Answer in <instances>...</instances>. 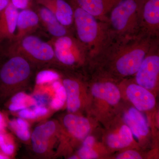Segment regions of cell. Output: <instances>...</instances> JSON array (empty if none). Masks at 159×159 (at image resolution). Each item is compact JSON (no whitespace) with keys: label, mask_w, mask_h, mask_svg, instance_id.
<instances>
[{"label":"cell","mask_w":159,"mask_h":159,"mask_svg":"<svg viewBox=\"0 0 159 159\" xmlns=\"http://www.w3.org/2000/svg\"><path fill=\"white\" fill-rule=\"evenodd\" d=\"M156 38L143 31L132 36L111 33L107 44L94 61L102 62L122 77L134 75Z\"/></svg>","instance_id":"cell-1"},{"label":"cell","mask_w":159,"mask_h":159,"mask_svg":"<svg viewBox=\"0 0 159 159\" xmlns=\"http://www.w3.org/2000/svg\"><path fill=\"white\" fill-rule=\"evenodd\" d=\"M37 67L16 54H0V107L12 96L24 92L35 77Z\"/></svg>","instance_id":"cell-2"},{"label":"cell","mask_w":159,"mask_h":159,"mask_svg":"<svg viewBox=\"0 0 159 159\" xmlns=\"http://www.w3.org/2000/svg\"><path fill=\"white\" fill-rule=\"evenodd\" d=\"M70 3L74 10L76 37L87 49L90 59L94 61L107 44L111 32L107 23L97 20L73 1Z\"/></svg>","instance_id":"cell-3"},{"label":"cell","mask_w":159,"mask_h":159,"mask_svg":"<svg viewBox=\"0 0 159 159\" xmlns=\"http://www.w3.org/2000/svg\"><path fill=\"white\" fill-rule=\"evenodd\" d=\"M144 0H120L112 9L107 23L113 34L132 36L142 32L141 11Z\"/></svg>","instance_id":"cell-4"},{"label":"cell","mask_w":159,"mask_h":159,"mask_svg":"<svg viewBox=\"0 0 159 159\" xmlns=\"http://www.w3.org/2000/svg\"><path fill=\"white\" fill-rule=\"evenodd\" d=\"M0 51L2 53L20 54L29 60L37 68H48L57 66L52 44L33 34L9 43L1 48Z\"/></svg>","instance_id":"cell-5"},{"label":"cell","mask_w":159,"mask_h":159,"mask_svg":"<svg viewBox=\"0 0 159 159\" xmlns=\"http://www.w3.org/2000/svg\"><path fill=\"white\" fill-rule=\"evenodd\" d=\"M49 42L54 48L57 66L77 67L90 59L85 46L72 34L52 38Z\"/></svg>","instance_id":"cell-6"},{"label":"cell","mask_w":159,"mask_h":159,"mask_svg":"<svg viewBox=\"0 0 159 159\" xmlns=\"http://www.w3.org/2000/svg\"><path fill=\"white\" fill-rule=\"evenodd\" d=\"M60 131L59 125L54 120L46 121L34 128L29 144L35 156L46 159L56 156L54 149Z\"/></svg>","instance_id":"cell-7"},{"label":"cell","mask_w":159,"mask_h":159,"mask_svg":"<svg viewBox=\"0 0 159 159\" xmlns=\"http://www.w3.org/2000/svg\"><path fill=\"white\" fill-rule=\"evenodd\" d=\"M159 37L156 38L135 75L138 84L147 89L156 84L159 73Z\"/></svg>","instance_id":"cell-8"},{"label":"cell","mask_w":159,"mask_h":159,"mask_svg":"<svg viewBox=\"0 0 159 159\" xmlns=\"http://www.w3.org/2000/svg\"><path fill=\"white\" fill-rule=\"evenodd\" d=\"M142 31L159 37V0H144L141 11Z\"/></svg>","instance_id":"cell-9"},{"label":"cell","mask_w":159,"mask_h":159,"mask_svg":"<svg viewBox=\"0 0 159 159\" xmlns=\"http://www.w3.org/2000/svg\"><path fill=\"white\" fill-rule=\"evenodd\" d=\"M18 13V9L10 2L0 14V48L13 41Z\"/></svg>","instance_id":"cell-10"},{"label":"cell","mask_w":159,"mask_h":159,"mask_svg":"<svg viewBox=\"0 0 159 159\" xmlns=\"http://www.w3.org/2000/svg\"><path fill=\"white\" fill-rule=\"evenodd\" d=\"M37 5L49 9L62 25L69 29L74 26V10L66 0H34Z\"/></svg>","instance_id":"cell-11"},{"label":"cell","mask_w":159,"mask_h":159,"mask_svg":"<svg viewBox=\"0 0 159 159\" xmlns=\"http://www.w3.org/2000/svg\"><path fill=\"white\" fill-rule=\"evenodd\" d=\"M40 25L39 18L34 9H26L19 11L15 35L11 42L33 34L39 28Z\"/></svg>","instance_id":"cell-12"},{"label":"cell","mask_w":159,"mask_h":159,"mask_svg":"<svg viewBox=\"0 0 159 159\" xmlns=\"http://www.w3.org/2000/svg\"><path fill=\"white\" fill-rule=\"evenodd\" d=\"M77 6L97 20L107 22L112 9L120 0H72Z\"/></svg>","instance_id":"cell-13"},{"label":"cell","mask_w":159,"mask_h":159,"mask_svg":"<svg viewBox=\"0 0 159 159\" xmlns=\"http://www.w3.org/2000/svg\"><path fill=\"white\" fill-rule=\"evenodd\" d=\"M39 18L40 24L52 38H57L72 34L71 29L62 25L49 9L37 5L34 9Z\"/></svg>","instance_id":"cell-14"},{"label":"cell","mask_w":159,"mask_h":159,"mask_svg":"<svg viewBox=\"0 0 159 159\" xmlns=\"http://www.w3.org/2000/svg\"><path fill=\"white\" fill-rule=\"evenodd\" d=\"M129 99L139 111L152 109L155 105V99L147 89L139 85L131 84L126 90Z\"/></svg>","instance_id":"cell-15"},{"label":"cell","mask_w":159,"mask_h":159,"mask_svg":"<svg viewBox=\"0 0 159 159\" xmlns=\"http://www.w3.org/2000/svg\"><path fill=\"white\" fill-rule=\"evenodd\" d=\"M62 123L70 135L77 140L85 139L90 130L89 120L74 113H70L66 115L63 118Z\"/></svg>","instance_id":"cell-16"},{"label":"cell","mask_w":159,"mask_h":159,"mask_svg":"<svg viewBox=\"0 0 159 159\" xmlns=\"http://www.w3.org/2000/svg\"><path fill=\"white\" fill-rule=\"evenodd\" d=\"M61 83L66 94L67 109L69 112L75 113L81 107L80 82L75 77H65L62 78Z\"/></svg>","instance_id":"cell-17"},{"label":"cell","mask_w":159,"mask_h":159,"mask_svg":"<svg viewBox=\"0 0 159 159\" xmlns=\"http://www.w3.org/2000/svg\"><path fill=\"white\" fill-rule=\"evenodd\" d=\"M94 97L105 100L111 105H116L120 99V93L118 87L108 81L97 82L92 88Z\"/></svg>","instance_id":"cell-18"},{"label":"cell","mask_w":159,"mask_h":159,"mask_svg":"<svg viewBox=\"0 0 159 159\" xmlns=\"http://www.w3.org/2000/svg\"><path fill=\"white\" fill-rule=\"evenodd\" d=\"M124 121L137 138L145 136L148 133L147 121L143 115L136 108H131L124 115Z\"/></svg>","instance_id":"cell-19"},{"label":"cell","mask_w":159,"mask_h":159,"mask_svg":"<svg viewBox=\"0 0 159 159\" xmlns=\"http://www.w3.org/2000/svg\"><path fill=\"white\" fill-rule=\"evenodd\" d=\"M36 105V102L33 97L21 92L12 96L3 106L6 107L10 111L16 112Z\"/></svg>","instance_id":"cell-20"},{"label":"cell","mask_w":159,"mask_h":159,"mask_svg":"<svg viewBox=\"0 0 159 159\" xmlns=\"http://www.w3.org/2000/svg\"><path fill=\"white\" fill-rule=\"evenodd\" d=\"M133 141L131 131L127 125H123L116 134H111L107 138V143L111 148H123L130 145Z\"/></svg>","instance_id":"cell-21"},{"label":"cell","mask_w":159,"mask_h":159,"mask_svg":"<svg viewBox=\"0 0 159 159\" xmlns=\"http://www.w3.org/2000/svg\"><path fill=\"white\" fill-rule=\"evenodd\" d=\"M8 126L20 140L25 143H30L31 135L30 125L26 119L19 117L9 120Z\"/></svg>","instance_id":"cell-22"},{"label":"cell","mask_w":159,"mask_h":159,"mask_svg":"<svg viewBox=\"0 0 159 159\" xmlns=\"http://www.w3.org/2000/svg\"><path fill=\"white\" fill-rule=\"evenodd\" d=\"M59 73L51 68H43L35 74V82L37 85L50 83L60 79Z\"/></svg>","instance_id":"cell-23"},{"label":"cell","mask_w":159,"mask_h":159,"mask_svg":"<svg viewBox=\"0 0 159 159\" xmlns=\"http://www.w3.org/2000/svg\"><path fill=\"white\" fill-rule=\"evenodd\" d=\"M15 150V144L11 135L6 131L0 134V151L11 158Z\"/></svg>","instance_id":"cell-24"},{"label":"cell","mask_w":159,"mask_h":159,"mask_svg":"<svg viewBox=\"0 0 159 159\" xmlns=\"http://www.w3.org/2000/svg\"><path fill=\"white\" fill-rule=\"evenodd\" d=\"M78 157L80 159H96L98 157V155L93 148L82 146L78 152Z\"/></svg>","instance_id":"cell-25"},{"label":"cell","mask_w":159,"mask_h":159,"mask_svg":"<svg viewBox=\"0 0 159 159\" xmlns=\"http://www.w3.org/2000/svg\"><path fill=\"white\" fill-rule=\"evenodd\" d=\"M11 4L18 9H32L34 0H10Z\"/></svg>","instance_id":"cell-26"},{"label":"cell","mask_w":159,"mask_h":159,"mask_svg":"<svg viewBox=\"0 0 159 159\" xmlns=\"http://www.w3.org/2000/svg\"><path fill=\"white\" fill-rule=\"evenodd\" d=\"M19 117L26 120H33L37 119L38 117L32 108L28 107L17 111Z\"/></svg>","instance_id":"cell-27"},{"label":"cell","mask_w":159,"mask_h":159,"mask_svg":"<svg viewBox=\"0 0 159 159\" xmlns=\"http://www.w3.org/2000/svg\"><path fill=\"white\" fill-rule=\"evenodd\" d=\"M118 159H142V157L136 151L134 150H128L122 152L117 157Z\"/></svg>","instance_id":"cell-28"},{"label":"cell","mask_w":159,"mask_h":159,"mask_svg":"<svg viewBox=\"0 0 159 159\" xmlns=\"http://www.w3.org/2000/svg\"><path fill=\"white\" fill-rule=\"evenodd\" d=\"M32 107L36 114L38 118L46 116L48 115L49 111L48 109L45 106L35 105Z\"/></svg>","instance_id":"cell-29"},{"label":"cell","mask_w":159,"mask_h":159,"mask_svg":"<svg viewBox=\"0 0 159 159\" xmlns=\"http://www.w3.org/2000/svg\"><path fill=\"white\" fill-rule=\"evenodd\" d=\"M8 121L4 113L0 111V134L6 131L8 126Z\"/></svg>","instance_id":"cell-30"},{"label":"cell","mask_w":159,"mask_h":159,"mask_svg":"<svg viewBox=\"0 0 159 159\" xmlns=\"http://www.w3.org/2000/svg\"><path fill=\"white\" fill-rule=\"evenodd\" d=\"M94 143H95V139L94 137L89 136L87 137L84 141L83 146L89 147V148H93Z\"/></svg>","instance_id":"cell-31"},{"label":"cell","mask_w":159,"mask_h":159,"mask_svg":"<svg viewBox=\"0 0 159 159\" xmlns=\"http://www.w3.org/2000/svg\"><path fill=\"white\" fill-rule=\"evenodd\" d=\"M10 159L9 157L7 156L5 154L3 153L0 151V159Z\"/></svg>","instance_id":"cell-32"},{"label":"cell","mask_w":159,"mask_h":159,"mask_svg":"<svg viewBox=\"0 0 159 159\" xmlns=\"http://www.w3.org/2000/svg\"><path fill=\"white\" fill-rule=\"evenodd\" d=\"M69 159H78V157L76 156H72L70 157L69 158Z\"/></svg>","instance_id":"cell-33"},{"label":"cell","mask_w":159,"mask_h":159,"mask_svg":"<svg viewBox=\"0 0 159 159\" xmlns=\"http://www.w3.org/2000/svg\"><path fill=\"white\" fill-rule=\"evenodd\" d=\"M0 54H1V51H0Z\"/></svg>","instance_id":"cell-34"}]
</instances>
